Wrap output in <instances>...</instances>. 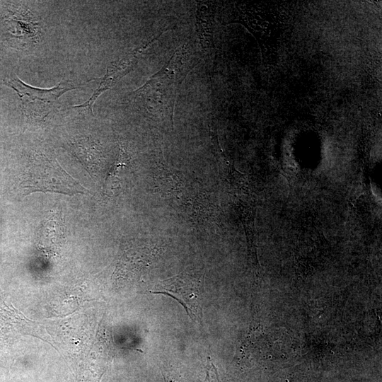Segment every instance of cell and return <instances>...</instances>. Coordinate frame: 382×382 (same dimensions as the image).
Masks as SVG:
<instances>
[{
  "instance_id": "3957f363",
  "label": "cell",
  "mask_w": 382,
  "mask_h": 382,
  "mask_svg": "<svg viewBox=\"0 0 382 382\" xmlns=\"http://www.w3.org/2000/svg\"><path fill=\"white\" fill-rule=\"evenodd\" d=\"M2 83L16 92L25 117L37 122L48 116L58 98L64 93L78 88L71 81L65 80L49 89L36 88L24 83L16 74L3 80Z\"/></svg>"
},
{
  "instance_id": "8992f818",
  "label": "cell",
  "mask_w": 382,
  "mask_h": 382,
  "mask_svg": "<svg viewBox=\"0 0 382 382\" xmlns=\"http://www.w3.org/2000/svg\"><path fill=\"white\" fill-rule=\"evenodd\" d=\"M6 22L9 33L21 48H32L42 38V28L37 16L24 5L12 6L6 16Z\"/></svg>"
},
{
  "instance_id": "7a4b0ae2",
  "label": "cell",
  "mask_w": 382,
  "mask_h": 382,
  "mask_svg": "<svg viewBox=\"0 0 382 382\" xmlns=\"http://www.w3.org/2000/svg\"><path fill=\"white\" fill-rule=\"evenodd\" d=\"M21 187L25 195L35 192H51L69 196L89 192L60 166L54 157L44 153H37L30 158Z\"/></svg>"
},
{
  "instance_id": "9c48e42d",
  "label": "cell",
  "mask_w": 382,
  "mask_h": 382,
  "mask_svg": "<svg viewBox=\"0 0 382 382\" xmlns=\"http://www.w3.org/2000/svg\"><path fill=\"white\" fill-rule=\"evenodd\" d=\"M40 242L47 241L55 243L62 238L64 227L63 219L59 211L52 213L49 217L44 221L40 230Z\"/></svg>"
},
{
  "instance_id": "277c9868",
  "label": "cell",
  "mask_w": 382,
  "mask_h": 382,
  "mask_svg": "<svg viewBox=\"0 0 382 382\" xmlns=\"http://www.w3.org/2000/svg\"><path fill=\"white\" fill-rule=\"evenodd\" d=\"M204 278L202 272L184 271L158 282L151 292L174 299L194 322L199 323L202 316Z\"/></svg>"
},
{
  "instance_id": "ba28073f",
  "label": "cell",
  "mask_w": 382,
  "mask_h": 382,
  "mask_svg": "<svg viewBox=\"0 0 382 382\" xmlns=\"http://www.w3.org/2000/svg\"><path fill=\"white\" fill-rule=\"evenodd\" d=\"M198 36L202 48L206 52L209 51L212 42V15L209 4L198 3L196 13Z\"/></svg>"
},
{
  "instance_id": "6da1fadb",
  "label": "cell",
  "mask_w": 382,
  "mask_h": 382,
  "mask_svg": "<svg viewBox=\"0 0 382 382\" xmlns=\"http://www.w3.org/2000/svg\"><path fill=\"white\" fill-rule=\"evenodd\" d=\"M196 60L189 45L179 47L158 72L132 93V103L150 118L165 121L173 127L178 91Z\"/></svg>"
},
{
  "instance_id": "8fae6325",
  "label": "cell",
  "mask_w": 382,
  "mask_h": 382,
  "mask_svg": "<svg viewBox=\"0 0 382 382\" xmlns=\"http://www.w3.org/2000/svg\"><path fill=\"white\" fill-rule=\"evenodd\" d=\"M164 379H165V381L166 382H175L173 378H170V377H166L164 376Z\"/></svg>"
},
{
  "instance_id": "5b68a950",
  "label": "cell",
  "mask_w": 382,
  "mask_h": 382,
  "mask_svg": "<svg viewBox=\"0 0 382 382\" xmlns=\"http://www.w3.org/2000/svg\"><path fill=\"white\" fill-rule=\"evenodd\" d=\"M164 32L165 31H163L158 35L137 47L121 59L112 62L107 68L105 76L100 79V84L91 98L83 104L74 106V108L91 113L93 115V105L98 98L105 91L112 88L123 76L131 71L138 62L142 53H144L154 41L158 40Z\"/></svg>"
},
{
  "instance_id": "52a82bcc",
  "label": "cell",
  "mask_w": 382,
  "mask_h": 382,
  "mask_svg": "<svg viewBox=\"0 0 382 382\" xmlns=\"http://www.w3.org/2000/svg\"><path fill=\"white\" fill-rule=\"evenodd\" d=\"M71 153L81 161L89 174L98 171L103 161L100 146L88 137H76L69 143Z\"/></svg>"
},
{
  "instance_id": "30bf717a",
  "label": "cell",
  "mask_w": 382,
  "mask_h": 382,
  "mask_svg": "<svg viewBox=\"0 0 382 382\" xmlns=\"http://www.w3.org/2000/svg\"><path fill=\"white\" fill-rule=\"evenodd\" d=\"M129 161V157L125 151L124 147L120 146V153L117 161L114 164L112 169L109 172L107 178V185L112 187L116 184V178L118 175V171L123 166H127V163Z\"/></svg>"
}]
</instances>
